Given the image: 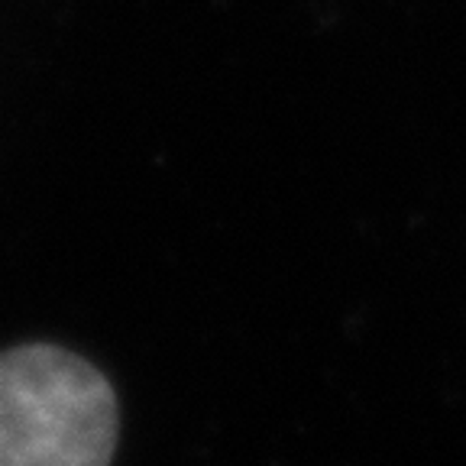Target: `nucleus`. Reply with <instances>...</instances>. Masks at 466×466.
I'll return each mask as SVG.
<instances>
[{"label": "nucleus", "instance_id": "obj_1", "mask_svg": "<svg viewBox=\"0 0 466 466\" xmlns=\"http://www.w3.org/2000/svg\"><path fill=\"white\" fill-rule=\"evenodd\" d=\"M120 437L114 386L56 343L0 353V466H110Z\"/></svg>", "mask_w": 466, "mask_h": 466}]
</instances>
